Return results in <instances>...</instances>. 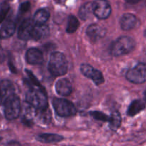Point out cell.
<instances>
[{"mask_svg":"<svg viewBox=\"0 0 146 146\" xmlns=\"http://www.w3.org/2000/svg\"><path fill=\"white\" fill-rule=\"evenodd\" d=\"M27 61L32 65H37L43 62L44 57L43 54L40 50L35 48H31L26 53Z\"/></svg>","mask_w":146,"mask_h":146,"instance_id":"4fadbf2b","label":"cell"},{"mask_svg":"<svg viewBox=\"0 0 146 146\" xmlns=\"http://www.w3.org/2000/svg\"><path fill=\"white\" fill-rule=\"evenodd\" d=\"M26 71H27V75L29 76V77L30 80H31V84H32L34 86H37V87H42L41 85H40V82H39V81H38V80H37V78H36V77L34 76L32 74H31V71H27V70Z\"/></svg>","mask_w":146,"mask_h":146,"instance_id":"484cf974","label":"cell"},{"mask_svg":"<svg viewBox=\"0 0 146 146\" xmlns=\"http://www.w3.org/2000/svg\"><path fill=\"white\" fill-rule=\"evenodd\" d=\"M37 140L43 143H52L62 141L63 140V137L57 134L44 133L37 135Z\"/></svg>","mask_w":146,"mask_h":146,"instance_id":"d6986e66","label":"cell"},{"mask_svg":"<svg viewBox=\"0 0 146 146\" xmlns=\"http://www.w3.org/2000/svg\"><path fill=\"white\" fill-rule=\"evenodd\" d=\"M9 10V5L8 4V3H1V5H0V23L4 19Z\"/></svg>","mask_w":146,"mask_h":146,"instance_id":"d4e9b609","label":"cell"},{"mask_svg":"<svg viewBox=\"0 0 146 146\" xmlns=\"http://www.w3.org/2000/svg\"><path fill=\"white\" fill-rule=\"evenodd\" d=\"M140 1V0H127V1L130 3V4H135V3H137Z\"/></svg>","mask_w":146,"mask_h":146,"instance_id":"f1b7e54d","label":"cell"},{"mask_svg":"<svg viewBox=\"0 0 146 146\" xmlns=\"http://www.w3.org/2000/svg\"><path fill=\"white\" fill-rule=\"evenodd\" d=\"M6 58V54L5 52H4V49L1 48V46H0V63L3 62V61L5 60Z\"/></svg>","mask_w":146,"mask_h":146,"instance_id":"83f0119b","label":"cell"},{"mask_svg":"<svg viewBox=\"0 0 146 146\" xmlns=\"http://www.w3.org/2000/svg\"><path fill=\"white\" fill-rule=\"evenodd\" d=\"M26 101L29 105L37 111L44 109L48 107L47 95L42 87L29 89L26 95Z\"/></svg>","mask_w":146,"mask_h":146,"instance_id":"6da1fadb","label":"cell"},{"mask_svg":"<svg viewBox=\"0 0 146 146\" xmlns=\"http://www.w3.org/2000/svg\"><path fill=\"white\" fill-rule=\"evenodd\" d=\"M50 12L46 9H41L36 11L33 17V21L35 24H44L50 18Z\"/></svg>","mask_w":146,"mask_h":146,"instance_id":"ffe728a7","label":"cell"},{"mask_svg":"<svg viewBox=\"0 0 146 146\" xmlns=\"http://www.w3.org/2000/svg\"><path fill=\"white\" fill-rule=\"evenodd\" d=\"M15 23L11 20H8L2 24L0 28V38H8L14 34L15 31Z\"/></svg>","mask_w":146,"mask_h":146,"instance_id":"2e32d148","label":"cell"},{"mask_svg":"<svg viewBox=\"0 0 146 146\" xmlns=\"http://www.w3.org/2000/svg\"><path fill=\"white\" fill-rule=\"evenodd\" d=\"M87 35L93 42L97 41L105 36L106 29L98 24H91L87 29Z\"/></svg>","mask_w":146,"mask_h":146,"instance_id":"30bf717a","label":"cell"},{"mask_svg":"<svg viewBox=\"0 0 146 146\" xmlns=\"http://www.w3.org/2000/svg\"><path fill=\"white\" fill-rule=\"evenodd\" d=\"M139 21L137 17L132 14H125L122 16L120 21L121 28L125 31H129L135 28L138 24Z\"/></svg>","mask_w":146,"mask_h":146,"instance_id":"7c38bea8","label":"cell"},{"mask_svg":"<svg viewBox=\"0 0 146 146\" xmlns=\"http://www.w3.org/2000/svg\"><path fill=\"white\" fill-rule=\"evenodd\" d=\"M145 105L141 100H135L129 106L127 109V115L129 116H134L145 109Z\"/></svg>","mask_w":146,"mask_h":146,"instance_id":"e0dca14e","label":"cell"},{"mask_svg":"<svg viewBox=\"0 0 146 146\" xmlns=\"http://www.w3.org/2000/svg\"><path fill=\"white\" fill-rule=\"evenodd\" d=\"M94 14L93 12L92 2H87L83 4L79 9L78 15L80 18L82 20H87Z\"/></svg>","mask_w":146,"mask_h":146,"instance_id":"ac0fdd59","label":"cell"},{"mask_svg":"<svg viewBox=\"0 0 146 146\" xmlns=\"http://www.w3.org/2000/svg\"><path fill=\"white\" fill-rule=\"evenodd\" d=\"M55 90L59 95L69 96L72 91L71 82L67 78H61L56 82Z\"/></svg>","mask_w":146,"mask_h":146,"instance_id":"5bb4252c","label":"cell"},{"mask_svg":"<svg viewBox=\"0 0 146 146\" xmlns=\"http://www.w3.org/2000/svg\"><path fill=\"white\" fill-rule=\"evenodd\" d=\"M126 78L133 84L146 82V64L140 63L130 68L126 74Z\"/></svg>","mask_w":146,"mask_h":146,"instance_id":"8992f818","label":"cell"},{"mask_svg":"<svg viewBox=\"0 0 146 146\" xmlns=\"http://www.w3.org/2000/svg\"><path fill=\"white\" fill-rule=\"evenodd\" d=\"M30 8V3L29 1H25V2H23L20 4L19 6V11L21 13L27 12V11H29Z\"/></svg>","mask_w":146,"mask_h":146,"instance_id":"4316f807","label":"cell"},{"mask_svg":"<svg viewBox=\"0 0 146 146\" xmlns=\"http://www.w3.org/2000/svg\"><path fill=\"white\" fill-rule=\"evenodd\" d=\"M79 26H80V22L77 17L73 15H70L68 17L66 31L68 33H73L78 29Z\"/></svg>","mask_w":146,"mask_h":146,"instance_id":"603a6c76","label":"cell"},{"mask_svg":"<svg viewBox=\"0 0 146 146\" xmlns=\"http://www.w3.org/2000/svg\"><path fill=\"white\" fill-rule=\"evenodd\" d=\"M15 88L12 83L9 80H3L0 83V100L4 104V101L14 95Z\"/></svg>","mask_w":146,"mask_h":146,"instance_id":"8fae6325","label":"cell"},{"mask_svg":"<svg viewBox=\"0 0 146 146\" xmlns=\"http://www.w3.org/2000/svg\"><path fill=\"white\" fill-rule=\"evenodd\" d=\"M34 23L33 20L30 19L24 20L20 25L19 29L18 31V37L19 38L24 41L31 38V32L34 28Z\"/></svg>","mask_w":146,"mask_h":146,"instance_id":"9c48e42d","label":"cell"},{"mask_svg":"<svg viewBox=\"0 0 146 146\" xmlns=\"http://www.w3.org/2000/svg\"><path fill=\"white\" fill-rule=\"evenodd\" d=\"M121 115L117 111H114L112 113L110 116L108 122L110 123V128L112 131H117L121 125Z\"/></svg>","mask_w":146,"mask_h":146,"instance_id":"44dd1931","label":"cell"},{"mask_svg":"<svg viewBox=\"0 0 146 146\" xmlns=\"http://www.w3.org/2000/svg\"><path fill=\"white\" fill-rule=\"evenodd\" d=\"M1 138H0V141H1Z\"/></svg>","mask_w":146,"mask_h":146,"instance_id":"1f68e13d","label":"cell"},{"mask_svg":"<svg viewBox=\"0 0 146 146\" xmlns=\"http://www.w3.org/2000/svg\"><path fill=\"white\" fill-rule=\"evenodd\" d=\"M50 34L48 27L44 24H34L31 32V38L34 40H41L47 38Z\"/></svg>","mask_w":146,"mask_h":146,"instance_id":"9a60e30c","label":"cell"},{"mask_svg":"<svg viewBox=\"0 0 146 146\" xmlns=\"http://www.w3.org/2000/svg\"><path fill=\"white\" fill-rule=\"evenodd\" d=\"M48 69L54 76L64 75L68 69V64L64 54L57 51L52 53L50 57Z\"/></svg>","mask_w":146,"mask_h":146,"instance_id":"7a4b0ae2","label":"cell"},{"mask_svg":"<svg viewBox=\"0 0 146 146\" xmlns=\"http://www.w3.org/2000/svg\"><path fill=\"white\" fill-rule=\"evenodd\" d=\"M36 115L38 119L43 123H49L51 121V113L48 109V107L42 110H36Z\"/></svg>","mask_w":146,"mask_h":146,"instance_id":"7402d4cb","label":"cell"},{"mask_svg":"<svg viewBox=\"0 0 146 146\" xmlns=\"http://www.w3.org/2000/svg\"><path fill=\"white\" fill-rule=\"evenodd\" d=\"M135 47V41L129 36H121L117 38L112 44L111 54L115 56L126 55Z\"/></svg>","mask_w":146,"mask_h":146,"instance_id":"3957f363","label":"cell"},{"mask_svg":"<svg viewBox=\"0 0 146 146\" xmlns=\"http://www.w3.org/2000/svg\"><path fill=\"white\" fill-rule=\"evenodd\" d=\"M52 106L56 113L59 116H72L77 112L72 103L62 98H54L52 101Z\"/></svg>","mask_w":146,"mask_h":146,"instance_id":"5b68a950","label":"cell"},{"mask_svg":"<svg viewBox=\"0 0 146 146\" xmlns=\"http://www.w3.org/2000/svg\"><path fill=\"white\" fill-rule=\"evenodd\" d=\"M144 98H145V101H146V90H145V91L144 92Z\"/></svg>","mask_w":146,"mask_h":146,"instance_id":"f546056e","label":"cell"},{"mask_svg":"<svg viewBox=\"0 0 146 146\" xmlns=\"http://www.w3.org/2000/svg\"><path fill=\"white\" fill-rule=\"evenodd\" d=\"M4 115L7 119L11 121L18 118L21 112V103L19 98L15 94L4 101Z\"/></svg>","mask_w":146,"mask_h":146,"instance_id":"277c9868","label":"cell"},{"mask_svg":"<svg viewBox=\"0 0 146 146\" xmlns=\"http://www.w3.org/2000/svg\"><path fill=\"white\" fill-rule=\"evenodd\" d=\"M145 38H146V30L145 31Z\"/></svg>","mask_w":146,"mask_h":146,"instance_id":"4dcf8cb0","label":"cell"},{"mask_svg":"<svg viewBox=\"0 0 146 146\" xmlns=\"http://www.w3.org/2000/svg\"><path fill=\"white\" fill-rule=\"evenodd\" d=\"M90 115L97 121L107 122V121H109V119H110V116H107L105 113L100 111H92L90 112Z\"/></svg>","mask_w":146,"mask_h":146,"instance_id":"cb8c5ba5","label":"cell"},{"mask_svg":"<svg viewBox=\"0 0 146 146\" xmlns=\"http://www.w3.org/2000/svg\"><path fill=\"white\" fill-rule=\"evenodd\" d=\"M93 12L100 19L108 18L111 13V7L107 0H94L92 2Z\"/></svg>","mask_w":146,"mask_h":146,"instance_id":"52a82bcc","label":"cell"},{"mask_svg":"<svg viewBox=\"0 0 146 146\" xmlns=\"http://www.w3.org/2000/svg\"><path fill=\"white\" fill-rule=\"evenodd\" d=\"M80 71L83 75L90 78L96 85H100L104 83V80L102 74L100 71L93 68L90 64H82L80 66Z\"/></svg>","mask_w":146,"mask_h":146,"instance_id":"ba28073f","label":"cell"}]
</instances>
